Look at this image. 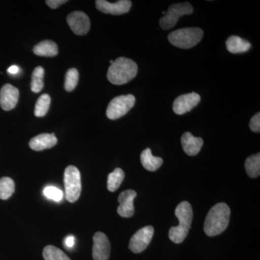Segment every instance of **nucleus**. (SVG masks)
I'll list each match as a JSON object with an SVG mask.
<instances>
[{"label":"nucleus","mask_w":260,"mask_h":260,"mask_svg":"<svg viewBox=\"0 0 260 260\" xmlns=\"http://www.w3.org/2000/svg\"><path fill=\"white\" fill-rule=\"evenodd\" d=\"M93 258L94 260H109L111 254V244L109 239L104 233L94 234Z\"/></svg>","instance_id":"9b49d317"},{"label":"nucleus","mask_w":260,"mask_h":260,"mask_svg":"<svg viewBox=\"0 0 260 260\" xmlns=\"http://www.w3.org/2000/svg\"><path fill=\"white\" fill-rule=\"evenodd\" d=\"M95 6L99 11L106 14L119 15L129 11L132 2L129 0H120L116 3H111L105 0H97L95 1Z\"/></svg>","instance_id":"f8f14e48"},{"label":"nucleus","mask_w":260,"mask_h":260,"mask_svg":"<svg viewBox=\"0 0 260 260\" xmlns=\"http://www.w3.org/2000/svg\"><path fill=\"white\" fill-rule=\"evenodd\" d=\"M124 172L122 169L117 168L108 176L107 187L110 191H115L120 186L124 179Z\"/></svg>","instance_id":"412c9836"},{"label":"nucleus","mask_w":260,"mask_h":260,"mask_svg":"<svg viewBox=\"0 0 260 260\" xmlns=\"http://www.w3.org/2000/svg\"><path fill=\"white\" fill-rule=\"evenodd\" d=\"M19 90L11 84H5L0 90V106L5 111L14 109L18 104Z\"/></svg>","instance_id":"4468645a"},{"label":"nucleus","mask_w":260,"mask_h":260,"mask_svg":"<svg viewBox=\"0 0 260 260\" xmlns=\"http://www.w3.org/2000/svg\"><path fill=\"white\" fill-rule=\"evenodd\" d=\"M51 98L48 94H43L38 99L34 114L37 117H43L47 114L50 107Z\"/></svg>","instance_id":"393cba45"},{"label":"nucleus","mask_w":260,"mask_h":260,"mask_svg":"<svg viewBox=\"0 0 260 260\" xmlns=\"http://www.w3.org/2000/svg\"><path fill=\"white\" fill-rule=\"evenodd\" d=\"M153 234L154 229L151 225L139 229L130 239L129 249L135 254L141 253L150 244Z\"/></svg>","instance_id":"6e6552de"},{"label":"nucleus","mask_w":260,"mask_h":260,"mask_svg":"<svg viewBox=\"0 0 260 260\" xmlns=\"http://www.w3.org/2000/svg\"><path fill=\"white\" fill-rule=\"evenodd\" d=\"M225 44H226L228 51L232 54L246 52L250 49L251 47L250 43L248 41L237 36L229 37Z\"/></svg>","instance_id":"a211bd4d"},{"label":"nucleus","mask_w":260,"mask_h":260,"mask_svg":"<svg viewBox=\"0 0 260 260\" xmlns=\"http://www.w3.org/2000/svg\"><path fill=\"white\" fill-rule=\"evenodd\" d=\"M15 191V182L11 178L0 179V199L8 200Z\"/></svg>","instance_id":"b1692460"},{"label":"nucleus","mask_w":260,"mask_h":260,"mask_svg":"<svg viewBox=\"0 0 260 260\" xmlns=\"http://www.w3.org/2000/svg\"><path fill=\"white\" fill-rule=\"evenodd\" d=\"M203 30L200 28H185L174 30L168 37L169 42L180 49H190L202 40Z\"/></svg>","instance_id":"20e7f679"},{"label":"nucleus","mask_w":260,"mask_h":260,"mask_svg":"<svg viewBox=\"0 0 260 260\" xmlns=\"http://www.w3.org/2000/svg\"><path fill=\"white\" fill-rule=\"evenodd\" d=\"M75 237H73V236H68V237H66V239H64V244L68 248L73 247L75 244Z\"/></svg>","instance_id":"c756f323"},{"label":"nucleus","mask_w":260,"mask_h":260,"mask_svg":"<svg viewBox=\"0 0 260 260\" xmlns=\"http://www.w3.org/2000/svg\"><path fill=\"white\" fill-rule=\"evenodd\" d=\"M231 210L225 203L214 205L205 218L204 232L208 237H215L223 233L229 226Z\"/></svg>","instance_id":"f257e3e1"},{"label":"nucleus","mask_w":260,"mask_h":260,"mask_svg":"<svg viewBox=\"0 0 260 260\" xmlns=\"http://www.w3.org/2000/svg\"><path fill=\"white\" fill-rule=\"evenodd\" d=\"M140 161L146 170L155 172L161 167L164 160L161 158L153 156L151 150L146 148L140 155Z\"/></svg>","instance_id":"f3484780"},{"label":"nucleus","mask_w":260,"mask_h":260,"mask_svg":"<svg viewBox=\"0 0 260 260\" xmlns=\"http://www.w3.org/2000/svg\"><path fill=\"white\" fill-rule=\"evenodd\" d=\"M135 97L131 94L119 95L109 103L107 109V116L109 119L115 120L125 115L134 107Z\"/></svg>","instance_id":"0eeeda50"},{"label":"nucleus","mask_w":260,"mask_h":260,"mask_svg":"<svg viewBox=\"0 0 260 260\" xmlns=\"http://www.w3.org/2000/svg\"><path fill=\"white\" fill-rule=\"evenodd\" d=\"M246 172L251 178H257L260 174V154L259 153L251 155L246 158L245 164Z\"/></svg>","instance_id":"aec40b11"},{"label":"nucleus","mask_w":260,"mask_h":260,"mask_svg":"<svg viewBox=\"0 0 260 260\" xmlns=\"http://www.w3.org/2000/svg\"><path fill=\"white\" fill-rule=\"evenodd\" d=\"M249 128L254 133H259L260 132V114L257 113L251 118L249 122Z\"/></svg>","instance_id":"cd10ccee"},{"label":"nucleus","mask_w":260,"mask_h":260,"mask_svg":"<svg viewBox=\"0 0 260 260\" xmlns=\"http://www.w3.org/2000/svg\"><path fill=\"white\" fill-rule=\"evenodd\" d=\"M44 194L48 199L55 202H60L63 198L62 191L53 186H47L44 189Z\"/></svg>","instance_id":"bb28decb"},{"label":"nucleus","mask_w":260,"mask_h":260,"mask_svg":"<svg viewBox=\"0 0 260 260\" xmlns=\"http://www.w3.org/2000/svg\"><path fill=\"white\" fill-rule=\"evenodd\" d=\"M44 70L42 67H37L34 69L32 74L31 90L38 93L42 91L44 88Z\"/></svg>","instance_id":"5701e85b"},{"label":"nucleus","mask_w":260,"mask_h":260,"mask_svg":"<svg viewBox=\"0 0 260 260\" xmlns=\"http://www.w3.org/2000/svg\"><path fill=\"white\" fill-rule=\"evenodd\" d=\"M193 13L192 6L189 3H177L169 7L167 13L160 19V27L162 30H169L175 26L179 18Z\"/></svg>","instance_id":"423d86ee"},{"label":"nucleus","mask_w":260,"mask_h":260,"mask_svg":"<svg viewBox=\"0 0 260 260\" xmlns=\"http://www.w3.org/2000/svg\"><path fill=\"white\" fill-rule=\"evenodd\" d=\"M181 142L183 150L189 156L198 155L204 143L201 138H196L188 132L181 136Z\"/></svg>","instance_id":"2eb2a0df"},{"label":"nucleus","mask_w":260,"mask_h":260,"mask_svg":"<svg viewBox=\"0 0 260 260\" xmlns=\"http://www.w3.org/2000/svg\"><path fill=\"white\" fill-rule=\"evenodd\" d=\"M113 62H114V61H113V60L110 61L111 64H113Z\"/></svg>","instance_id":"2f4dec72"},{"label":"nucleus","mask_w":260,"mask_h":260,"mask_svg":"<svg viewBox=\"0 0 260 260\" xmlns=\"http://www.w3.org/2000/svg\"><path fill=\"white\" fill-rule=\"evenodd\" d=\"M8 72L10 75H17L20 72V68L16 66V65H13V66L10 67L8 68Z\"/></svg>","instance_id":"7c9ffc66"},{"label":"nucleus","mask_w":260,"mask_h":260,"mask_svg":"<svg viewBox=\"0 0 260 260\" xmlns=\"http://www.w3.org/2000/svg\"><path fill=\"white\" fill-rule=\"evenodd\" d=\"M137 197V192L133 189L122 191L118 198L119 206L117 213L123 218H129L135 213L134 200Z\"/></svg>","instance_id":"ddd939ff"},{"label":"nucleus","mask_w":260,"mask_h":260,"mask_svg":"<svg viewBox=\"0 0 260 260\" xmlns=\"http://www.w3.org/2000/svg\"><path fill=\"white\" fill-rule=\"evenodd\" d=\"M34 52L36 55L52 57L57 55L58 47L52 41H43L34 47Z\"/></svg>","instance_id":"6ab92c4d"},{"label":"nucleus","mask_w":260,"mask_h":260,"mask_svg":"<svg viewBox=\"0 0 260 260\" xmlns=\"http://www.w3.org/2000/svg\"><path fill=\"white\" fill-rule=\"evenodd\" d=\"M43 256L45 260H71L61 249L52 245L44 248Z\"/></svg>","instance_id":"4be33fe9"},{"label":"nucleus","mask_w":260,"mask_h":260,"mask_svg":"<svg viewBox=\"0 0 260 260\" xmlns=\"http://www.w3.org/2000/svg\"><path fill=\"white\" fill-rule=\"evenodd\" d=\"M67 0H47L46 3L48 6L50 7L52 9H56L59 8L61 5H64V3H68Z\"/></svg>","instance_id":"c85d7f7f"},{"label":"nucleus","mask_w":260,"mask_h":260,"mask_svg":"<svg viewBox=\"0 0 260 260\" xmlns=\"http://www.w3.org/2000/svg\"><path fill=\"white\" fill-rule=\"evenodd\" d=\"M138 70V65L134 61L128 58L119 57L109 67L107 78L114 85H124L135 78Z\"/></svg>","instance_id":"f03ea898"},{"label":"nucleus","mask_w":260,"mask_h":260,"mask_svg":"<svg viewBox=\"0 0 260 260\" xmlns=\"http://www.w3.org/2000/svg\"><path fill=\"white\" fill-rule=\"evenodd\" d=\"M175 215L179 220L177 226L172 227L169 230V237L173 242L181 244L189 234L193 219V211L190 203L184 201L179 204L175 210Z\"/></svg>","instance_id":"7ed1b4c3"},{"label":"nucleus","mask_w":260,"mask_h":260,"mask_svg":"<svg viewBox=\"0 0 260 260\" xmlns=\"http://www.w3.org/2000/svg\"><path fill=\"white\" fill-rule=\"evenodd\" d=\"M67 22L70 28L76 35H85L90 30V19L83 12L75 11L70 13L67 18Z\"/></svg>","instance_id":"1a4fd4ad"},{"label":"nucleus","mask_w":260,"mask_h":260,"mask_svg":"<svg viewBox=\"0 0 260 260\" xmlns=\"http://www.w3.org/2000/svg\"><path fill=\"white\" fill-rule=\"evenodd\" d=\"M78 80H79V73L78 70L71 68L68 70L65 75V90L68 92L73 91L78 85Z\"/></svg>","instance_id":"a878e982"},{"label":"nucleus","mask_w":260,"mask_h":260,"mask_svg":"<svg viewBox=\"0 0 260 260\" xmlns=\"http://www.w3.org/2000/svg\"><path fill=\"white\" fill-rule=\"evenodd\" d=\"M57 143V139L54 135L52 134H41L34 137L29 142V146L32 150L36 151H42V150L49 149L55 146Z\"/></svg>","instance_id":"dca6fc26"},{"label":"nucleus","mask_w":260,"mask_h":260,"mask_svg":"<svg viewBox=\"0 0 260 260\" xmlns=\"http://www.w3.org/2000/svg\"><path fill=\"white\" fill-rule=\"evenodd\" d=\"M201 98L199 94L190 93L179 95L174 101L173 104V110L178 115H182L190 112L198 104Z\"/></svg>","instance_id":"9d476101"},{"label":"nucleus","mask_w":260,"mask_h":260,"mask_svg":"<svg viewBox=\"0 0 260 260\" xmlns=\"http://www.w3.org/2000/svg\"><path fill=\"white\" fill-rule=\"evenodd\" d=\"M65 198L70 203H75L81 194L82 184L80 172L78 168L69 166L64 171Z\"/></svg>","instance_id":"39448f33"}]
</instances>
